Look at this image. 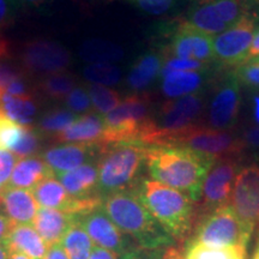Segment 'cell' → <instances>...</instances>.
<instances>
[{
  "instance_id": "6da1fadb",
  "label": "cell",
  "mask_w": 259,
  "mask_h": 259,
  "mask_svg": "<svg viewBox=\"0 0 259 259\" xmlns=\"http://www.w3.org/2000/svg\"><path fill=\"white\" fill-rule=\"evenodd\" d=\"M216 158L180 145L147 147V167L151 179L173 187L198 204L204 179Z\"/></svg>"
},
{
  "instance_id": "7a4b0ae2",
  "label": "cell",
  "mask_w": 259,
  "mask_h": 259,
  "mask_svg": "<svg viewBox=\"0 0 259 259\" xmlns=\"http://www.w3.org/2000/svg\"><path fill=\"white\" fill-rule=\"evenodd\" d=\"M102 208L115 226L139 247L150 251H164L173 246L174 239L148 211L135 189L103 197Z\"/></svg>"
},
{
  "instance_id": "3957f363",
  "label": "cell",
  "mask_w": 259,
  "mask_h": 259,
  "mask_svg": "<svg viewBox=\"0 0 259 259\" xmlns=\"http://www.w3.org/2000/svg\"><path fill=\"white\" fill-rule=\"evenodd\" d=\"M134 189L148 211L174 240L184 241L192 234L198 208L189 196L149 178H142Z\"/></svg>"
},
{
  "instance_id": "277c9868",
  "label": "cell",
  "mask_w": 259,
  "mask_h": 259,
  "mask_svg": "<svg viewBox=\"0 0 259 259\" xmlns=\"http://www.w3.org/2000/svg\"><path fill=\"white\" fill-rule=\"evenodd\" d=\"M147 161V147L139 143H121L103 149L99 161V193L106 197L131 190L142 179Z\"/></svg>"
},
{
  "instance_id": "5b68a950",
  "label": "cell",
  "mask_w": 259,
  "mask_h": 259,
  "mask_svg": "<svg viewBox=\"0 0 259 259\" xmlns=\"http://www.w3.org/2000/svg\"><path fill=\"white\" fill-rule=\"evenodd\" d=\"M203 108L204 97L199 93L164 102L138 143L145 147L168 144L180 132L198 124Z\"/></svg>"
},
{
  "instance_id": "8992f818",
  "label": "cell",
  "mask_w": 259,
  "mask_h": 259,
  "mask_svg": "<svg viewBox=\"0 0 259 259\" xmlns=\"http://www.w3.org/2000/svg\"><path fill=\"white\" fill-rule=\"evenodd\" d=\"M254 226L242 221L231 204L199 213L189 241L208 246L250 245Z\"/></svg>"
},
{
  "instance_id": "52a82bcc",
  "label": "cell",
  "mask_w": 259,
  "mask_h": 259,
  "mask_svg": "<svg viewBox=\"0 0 259 259\" xmlns=\"http://www.w3.org/2000/svg\"><path fill=\"white\" fill-rule=\"evenodd\" d=\"M151 119V99L148 94L137 93L127 96L103 116L106 126L103 148L121 143H138Z\"/></svg>"
},
{
  "instance_id": "ba28073f",
  "label": "cell",
  "mask_w": 259,
  "mask_h": 259,
  "mask_svg": "<svg viewBox=\"0 0 259 259\" xmlns=\"http://www.w3.org/2000/svg\"><path fill=\"white\" fill-rule=\"evenodd\" d=\"M168 144L190 148L216 160L222 157H238L246 148L242 138L236 137L229 130H218L200 124L180 132Z\"/></svg>"
},
{
  "instance_id": "9c48e42d",
  "label": "cell",
  "mask_w": 259,
  "mask_h": 259,
  "mask_svg": "<svg viewBox=\"0 0 259 259\" xmlns=\"http://www.w3.org/2000/svg\"><path fill=\"white\" fill-rule=\"evenodd\" d=\"M257 19L254 16H247L213 37L215 63L221 67H236L244 63L257 32Z\"/></svg>"
},
{
  "instance_id": "30bf717a",
  "label": "cell",
  "mask_w": 259,
  "mask_h": 259,
  "mask_svg": "<svg viewBox=\"0 0 259 259\" xmlns=\"http://www.w3.org/2000/svg\"><path fill=\"white\" fill-rule=\"evenodd\" d=\"M19 63L27 74L46 77L65 72L71 64V54L58 42L34 40L23 47L19 56Z\"/></svg>"
},
{
  "instance_id": "8fae6325",
  "label": "cell",
  "mask_w": 259,
  "mask_h": 259,
  "mask_svg": "<svg viewBox=\"0 0 259 259\" xmlns=\"http://www.w3.org/2000/svg\"><path fill=\"white\" fill-rule=\"evenodd\" d=\"M239 170L238 157H222L213 162L204 179L198 215L229 204Z\"/></svg>"
},
{
  "instance_id": "7c38bea8",
  "label": "cell",
  "mask_w": 259,
  "mask_h": 259,
  "mask_svg": "<svg viewBox=\"0 0 259 259\" xmlns=\"http://www.w3.org/2000/svg\"><path fill=\"white\" fill-rule=\"evenodd\" d=\"M77 219L94 244L114 252L119 258L132 253L139 247L130 236L124 234L115 226L102 206L82 216H77Z\"/></svg>"
},
{
  "instance_id": "4fadbf2b",
  "label": "cell",
  "mask_w": 259,
  "mask_h": 259,
  "mask_svg": "<svg viewBox=\"0 0 259 259\" xmlns=\"http://www.w3.org/2000/svg\"><path fill=\"white\" fill-rule=\"evenodd\" d=\"M31 193L42 208L60 210L74 216H82L93 211L102 206L103 202L101 196L82 199L74 198L54 176L42 180L31 190Z\"/></svg>"
},
{
  "instance_id": "5bb4252c",
  "label": "cell",
  "mask_w": 259,
  "mask_h": 259,
  "mask_svg": "<svg viewBox=\"0 0 259 259\" xmlns=\"http://www.w3.org/2000/svg\"><path fill=\"white\" fill-rule=\"evenodd\" d=\"M240 83L234 71L222 76L213 90L209 106V125L218 130H229L236 124L240 108Z\"/></svg>"
},
{
  "instance_id": "9a60e30c",
  "label": "cell",
  "mask_w": 259,
  "mask_h": 259,
  "mask_svg": "<svg viewBox=\"0 0 259 259\" xmlns=\"http://www.w3.org/2000/svg\"><path fill=\"white\" fill-rule=\"evenodd\" d=\"M166 56L178 59H191L200 63H215L213 56V38L208 34L197 30L185 21L176 24L170 44L166 51Z\"/></svg>"
},
{
  "instance_id": "2e32d148",
  "label": "cell",
  "mask_w": 259,
  "mask_h": 259,
  "mask_svg": "<svg viewBox=\"0 0 259 259\" xmlns=\"http://www.w3.org/2000/svg\"><path fill=\"white\" fill-rule=\"evenodd\" d=\"M232 208L242 221L254 226L259 223V166L248 164L238 171L233 186Z\"/></svg>"
},
{
  "instance_id": "e0dca14e",
  "label": "cell",
  "mask_w": 259,
  "mask_h": 259,
  "mask_svg": "<svg viewBox=\"0 0 259 259\" xmlns=\"http://www.w3.org/2000/svg\"><path fill=\"white\" fill-rule=\"evenodd\" d=\"M103 149L99 145L64 143L47 149L42 158L54 174L73 170L88 162L99 160Z\"/></svg>"
},
{
  "instance_id": "ac0fdd59",
  "label": "cell",
  "mask_w": 259,
  "mask_h": 259,
  "mask_svg": "<svg viewBox=\"0 0 259 259\" xmlns=\"http://www.w3.org/2000/svg\"><path fill=\"white\" fill-rule=\"evenodd\" d=\"M105 120L103 116L96 113H88L77 116V119L66 130L53 137L59 143L93 144L103 148L105 138Z\"/></svg>"
},
{
  "instance_id": "d6986e66",
  "label": "cell",
  "mask_w": 259,
  "mask_h": 259,
  "mask_svg": "<svg viewBox=\"0 0 259 259\" xmlns=\"http://www.w3.org/2000/svg\"><path fill=\"white\" fill-rule=\"evenodd\" d=\"M0 206L14 225H32L38 210L31 191L9 186L0 193Z\"/></svg>"
},
{
  "instance_id": "ffe728a7",
  "label": "cell",
  "mask_w": 259,
  "mask_h": 259,
  "mask_svg": "<svg viewBox=\"0 0 259 259\" xmlns=\"http://www.w3.org/2000/svg\"><path fill=\"white\" fill-rule=\"evenodd\" d=\"M92 161L73 170L56 174L58 180L74 198H92L99 193V163Z\"/></svg>"
},
{
  "instance_id": "44dd1931",
  "label": "cell",
  "mask_w": 259,
  "mask_h": 259,
  "mask_svg": "<svg viewBox=\"0 0 259 259\" xmlns=\"http://www.w3.org/2000/svg\"><path fill=\"white\" fill-rule=\"evenodd\" d=\"M76 220L77 216L71 213L41 206L37 210L32 226L50 247L52 245L60 244Z\"/></svg>"
},
{
  "instance_id": "7402d4cb",
  "label": "cell",
  "mask_w": 259,
  "mask_h": 259,
  "mask_svg": "<svg viewBox=\"0 0 259 259\" xmlns=\"http://www.w3.org/2000/svg\"><path fill=\"white\" fill-rule=\"evenodd\" d=\"M212 73V72H211ZM210 70L205 71H179L162 76L161 90L164 96L178 99L200 93L211 79Z\"/></svg>"
},
{
  "instance_id": "603a6c76",
  "label": "cell",
  "mask_w": 259,
  "mask_h": 259,
  "mask_svg": "<svg viewBox=\"0 0 259 259\" xmlns=\"http://www.w3.org/2000/svg\"><path fill=\"white\" fill-rule=\"evenodd\" d=\"M10 253L24 254L29 259H44L48 246L30 225H14L3 241Z\"/></svg>"
},
{
  "instance_id": "cb8c5ba5",
  "label": "cell",
  "mask_w": 259,
  "mask_h": 259,
  "mask_svg": "<svg viewBox=\"0 0 259 259\" xmlns=\"http://www.w3.org/2000/svg\"><path fill=\"white\" fill-rule=\"evenodd\" d=\"M56 176L42 157L30 156L19 158L16 162L8 185L16 189L32 190L47 178Z\"/></svg>"
},
{
  "instance_id": "d4e9b609",
  "label": "cell",
  "mask_w": 259,
  "mask_h": 259,
  "mask_svg": "<svg viewBox=\"0 0 259 259\" xmlns=\"http://www.w3.org/2000/svg\"><path fill=\"white\" fill-rule=\"evenodd\" d=\"M164 52L149 51L136 60L127 76V85L135 92H142L148 88L161 73L166 60Z\"/></svg>"
},
{
  "instance_id": "484cf974",
  "label": "cell",
  "mask_w": 259,
  "mask_h": 259,
  "mask_svg": "<svg viewBox=\"0 0 259 259\" xmlns=\"http://www.w3.org/2000/svg\"><path fill=\"white\" fill-rule=\"evenodd\" d=\"M0 113L17 124L29 127L36 120L38 107L35 96L16 97L10 94L0 93Z\"/></svg>"
},
{
  "instance_id": "4316f807",
  "label": "cell",
  "mask_w": 259,
  "mask_h": 259,
  "mask_svg": "<svg viewBox=\"0 0 259 259\" xmlns=\"http://www.w3.org/2000/svg\"><path fill=\"white\" fill-rule=\"evenodd\" d=\"M191 27L197 30L208 34L210 36L220 35L221 32L229 29L219 17L218 12L213 9L210 0H198L194 3L192 8L187 12L186 18L184 19Z\"/></svg>"
},
{
  "instance_id": "83f0119b",
  "label": "cell",
  "mask_w": 259,
  "mask_h": 259,
  "mask_svg": "<svg viewBox=\"0 0 259 259\" xmlns=\"http://www.w3.org/2000/svg\"><path fill=\"white\" fill-rule=\"evenodd\" d=\"M183 259H247V248L241 246H208L187 242Z\"/></svg>"
},
{
  "instance_id": "f1b7e54d",
  "label": "cell",
  "mask_w": 259,
  "mask_h": 259,
  "mask_svg": "<svg viewBox=\"0 0 259 259\" xmlns=\"http://www.w3.org/2000/svg\"><path fill=\"white\" fill-rule=\"evenodd\" d=\"M60 244L69 259H89L94 246L93 240L78 219L70 227Z\"/></svg>"
},
{
  "instance_id": "f546056e",
  "label": "cell",
  "mask_w": 259,
  "mask_h": 259,
  "mask_svg": "<svg viewBox=\"0 0 259 259\" xmlns=\"http://www.w3.org/2000/svg\"><path fill=\"white\" fill-rule=\"evenodd\" d=\"M74 88V77L66 72H59L42 77L37 83V90L42 95L53 101L66 100L69 94Z\"/></svg>"
},
{
  "instance_id": "4dcf8cb0",
  "label": "cell",
  "mask_w": 259,
  "mask_h": 259,
  "mask_svg": "<svg viewBox=\"0 0 259 259\" xmlns=\"http://www.w3.org/2000/svg\"><path fill=\"white\" fill-rule=\"evenodd\" d=\"M77 119V115L67 108H54L42 115L36 128L44 137L53 138L66 130Z\"/></svg>"
},
{
  "instance_id": "1f68e13d",
  "label": "cell",
  "mask_w": 259,
  "mask_h": 259,
  "mask_svg": "<svg viewBox=\"0 0 259 259\" xmlns=\"http://www.w3.org/2000/svg\"><path fill=\"white\" fill-rule=\"evenodd\" d=\"M82 57L84 59L95 63H109L119 60L122 57L120 47L111 42L102 40H92L85 42L82 48Z\"/></svg>"
},
{
  "instance_id": "d6a6232c",
  "label": "cell",
  "mask_w": 259,
  "mask_h": 259,
  "mask_svg": "<svg viewBox=\"0 0 259 259\" xmlns=\"http://www.w3.org/2000/svg\"><path fill=\"white\" fill-rule=\"evenodd\" d=\"M84 77L87 80L100 85H114L121 79V71L115 65L109 63H95L84 67Z\"/></svg>"
},
{
  "instance_id": "836d02e7",
  "label": "cell",
  "mask_w": 259,
  "mask_h": 259,
  "mask_svg": "<svg viewBox=\"0 0 259 259\" xmlns=\"http://www.w3.org/2000/svg\"><path fill=\"white\" fill-rule=\"evenodd\" d=\"M89 96L92 100L93 107L96 109L97 114L106 115L112 112L120 103V95L118 92L108 87L93 84L89 87Z\"/></svg>"
},
{
  "instance_id": "e575fe53",
  "label": "cell",
  "mask_w": 259,
  "mask_h": 259,
  "mask_svg": "<svg viewBox=\"0 0 259 259\" xmlns=\"http://www.w3.org/2000/svg\"><path fill=\"white\" fill-rule=\"evenodd\" d=\"M44 138L45 137L36 127H32V126L24 127L23 134L11 149V153L18 158L35 156L40 151Z\"/></svg>"
},
{
  "instance_id": "d590c367",
  "label": "cell",
  "mask_w": 259,
  "mask_h": 259,
  "mask_svg": "<svg viewBox=\"0 0 259 259\" xmlns=\"http://www.w3.org/2000/svg\"><path fill=\"white\" fill-rule=\"evenodd\" d=\"M24 126L0 113V150H11L23 134Z\"/></svg>"
},
{
  "instance_id": "8d00e7d4",
  "label": "cell",
  "mask_w": 259,
  "mask_h": 259,
  "mask_svg": "<svg viewBox=\"0 0 259 259\" xmlns=\"http://www.w3.org/2000/svg\"><path fill=\"white\" fill-rule=\"evenodd\" d=\"M67 109L74 114H88V113H93V103L90 100L89 93L85 89L77 87L73 88L72 92L69 94V96L65 100Z\"/></svg>"
},
{
  "instance_id": "74e56055",
  "label": "cell",
  "mask_w": 259,
  "mask_h": 259,
  "mask_svg": "<svg viewBox=\"0 0 259 259\" xmlns=\"http://www.w3.org/2000/svg\"><path fill=\"white\" fill-rule=\"evenodd\" d=\"M210 70V64L200 63L191 59H178V58H166L161 70V77L170 72L179 71H205Z\"/></svg>"
},
{
  "instance_id": "f35d334b",
  "label": "cell",
  "mask_w": 259,
  "mask_h": 259,
  "mask_svg": "<svg viewBox=\"0 0 259 259\" xmlns=\"http://www.w3.org/2000/svg\"><path fill=\"white\" fill-rule=\"evenodd\" d=\"M27 74L19 64H15L9 57L0 59V93L5 92L6 88L17 79L18 77Z\"/></svg>"
},
{
  "instance_id": "ab89813d",
  "label": "cell",
  "mask_w": 259,
  "mask_h": 259,
  "mask_svg": "<svg viewBox=\"0 0 259 259\" xmlns=\"http://www.w3.org/2000/svg\"><path fill=\"white\" fill-rule=\"evenodd\" d=\"M233 71L239 83L248 88L259 89V64L245 63L236 66Z\"/></svg>"
},
{
  "instance_id": "60d3db41",
  "label": "cell",
  "mask_w": 259,
  "mask_h": 259,
  "mask_svg": "<svg viewBox=\"0 0 259 259\" xmlns=\"http://www.w3.org/2000/svg\"><path fill=\"white\" fill-rule=\"evenodd\" d=\"M178 0H137L138 6L149 15L160 16L169 11Z\"/></svg>"
},
{
  "instance_id": "b9f144b4",
  "label": "cell",
  "mask_w": 259,
  "mask_h": 259,
  "mask_svg": "<svg viewBox=\"0 0 259 259\" xmlns=\"http://www.w3.org/2000/svg\"><path fill=\"white\" fill-rule=\"evenodd\" d=\"M16 160L17 157L11 151L0 150V186L2 187L8 185L12 170L15 168Z\"/></svg>"
},
{
  "instance_id": "7bdbcfd3",
  "label": "cell",
  "mask_w": 259,
  "mask_h": 259,
  "mask_svg": "<svg viewBox=\"0 0 259 259\" xmlns=\"http://www.w3.org/2000/svg\"><path fill=\"white\" fill-rule=\"evenodd\" d=\"M15 0H0V29L8 28L15 17Z\"/></svg>"
},
{
  "instance_id": "ee69618b",
  "label": "cell",
  "mask_w": 259,
  "mask_h": 259,
  "mask_svg": "<svg viewBox=\"0 0 259 259\" xmlns=\"http://www.w3.org/2000/svg\"><path fill=\"white\" fill-rule=\"evenodd\" d=\"M245 147H250L252 149H259V126H254V127L248 128L245 132L244 138Z\"/></svg>"
},
{
  "instance_id": "f6af8a7d",
  "label": "cell",
  "mask_w": 259,
  "mask_h": 259,
  "mask_svg": "<svg viewBox=\"0 0 259 259\" xmlns=\"http://www.w3.org/2000/svg\"><path fill=\"white\" fill-rule=\"evenodd\" d=\"M89 259H119V257L114 252L103 248L101 246L94 245Z\"/></svg>"
},
{
  "instance_id": "bcb514c9",
  "label": "cell",
  "mask_w": 259,
  "mask_h": 259,
  "mask_svg": "<svg viewBox=\"0 0 259 259\" xmlns=\"http://www.w3.org/2000/svg\"><path fill=\"white\" fill-rule=\"evenodd\" d=\"M44 259H69V257H67L61 244H56L48 247L47 253Z\"/></svg>"
},
{
  "instance_id": "7dc6e473",
  "label": "cell",
  "mask_w": 259,
  "mask_h": 259,
  "mask_svg": "<svg viewBox=\"0 0 259 259\" xmlns=\"http://www.w3.org/2000/svg\"><path fill=\"white\" fill-rule=\"evenodd\" d=\"M12 226H14V223L10 221L4 213H0V241L5 240V238L11 231Z\"/></svg>"
},
{
  "instance_id": "c3c4849f",
  "label": "cell",
  "mask_w": 259,
  "mask_h": 259,
  "mask_svg": "<svg viewBox=\"0 0 259 259\" xmlns=\"http://www.w3.org/2000/svg\"><path fill=\"white\" fill-rule=\"evenodd\" d=\"M258 56H259V29L257 30V32H255L254 38H253V41H252L250 50H248L247 57H246V60L244 61V63H246V61H248L251 59H253V58L258 57ZM244 63H242V64H244Z\"/></svg>"
},
{
  "instance_id": "681fc988",
  "label": "cell",
  "mask_w": 259,
  "mask_h": 259,
  "mask_svg": "<svg viewBox=\"0 0 259 259\" xmlns=\"http://www.w3.org/2000/svg\"><path fill=\"white\" fill-rule=\"evenodd\" d=\"M162 259H183V252H181L180 248L170 246V247L167 248L166 252H164Z\"/></svg>"
},
{
  "instance_id": "f907efd6",
  "label": "cell",
  "mask_w": 259,
  "mask_h": 259,
  "mask_svg": "<svg viewBox=\"0 0 259 259\" xmlns=\"http://www.w3.org/2000/svg\"><path fill=\"white\" fill-rule=\"evenodd\" d=\"M9 57V44L4 37L0 35V59Z\"/></svg>"
},
{
  "instance_id": "816d5d0a",
  "label": "cell",
  "mask_w": 259,
  "mask_h": 259,
  "mask_svg": "<svg viewBox=\"0 0 259 259\" xmlns=\"http://www.w3.org/2000/svg\"><path fill=\"white\" fill-rule=\"evenodd\" d=\"M253 116L255 122L259 126V94L253 97Z\"/></svg>"
},
{
  "instance_id": "f5cc1de1",
  "label": "cell",
  "mask_w": 259,
  "mask_h": 259,
  "mask_svg": "<svg viewBox=\"0 0 259 259\" xmlns=\"http://www.w3.org/2000/svg\"><path fill=\"white\" fill-rule=\"evenodd\" d=\"M46 0H15L16 4H21V5H32L36 6L40 5L42 3H45Z\"/></svg>"
},
{
  "instance_id": "db71d44e",
  "label": "cell",
  "mask_w": 259,
  "mask_h": 259,
  "mask_svg": "<svg viewBox=\"0 0 259 259\" xmlns=\"http://www.w3.org/2000/svg\"><path fill=\"white\" fill-rule=\"evenodd\" d=\"M0 259H10V252L3 241H0Z\"/></svg>"
},
{
  "instance_id": "11a10c76",
  "label": "cell",
  "mask_w": 259,
  "mask_h": 259,
  "mask_svg": "<svg viewBox=\"0 0 259 259\" xmlns=\"http://www.w3.org/2000/svg\"><path fill=\"white\" fill-rule=\"evenodd\" d=\"M251 259H259V229L257 233V239H255L253 252H252V254H251Z\"/></svg>"
},
{
  "instance_id": "9f6ffc18",
  "label": "cell",
  "mask_w": 259,
  "mask_h": 259,
  "mask_svg": "<svg viewBox=\"0 0 259 259\" xmlns=\"http://www.w3.org/2000/svg\"><path fill=\"white\" fill-rule=\"evenodd\" d=\"M10 259H29V258L21 253H10Z\"/></svg>"
},
{
  "instance_id": "6f0895ef",
  "label": "cell",
  "mask_w": 259,
  "mask_h": 259,
  "mask_svg": "<svg viewBox=\"0 0 259 259\" xmlns=\"http://www.w3.org/2000/svg\"><path fill=\"white\" fill-rule=\"evenodd\" d=\"M246 63H251V64H259V56H258V57H255V58H253V59H251V60L246 61ZM244 64H245V63H244Z\"/></svg>"
},
{
  "instance_id": "680465c9",
  "label": "cell",
  "mask_w": 259,
  "mask_h": 259,
  "mask_svg": "<svg viewBox=\"0 0 259 259\" xmlns=\"http://www.w3.org/2000/svg\"><path fill=\"white\" fill-rule=\"evenodd\" d=\"M3 190H4V187H2V186H0V193H2V191Z\"/></svg>"
}]
</instances>
